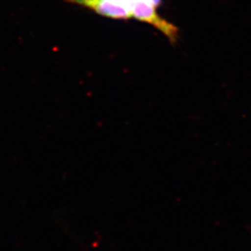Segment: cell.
Masks as SVG:
<instances>
[{
    "label": "cell",
    "instance_id": "obj_1",
    "mask_svg": "<svg viewBox=\"0 0 251 251\" xmlns=\"http://www.w3.org/2000/svg\"><path fill=\"white\" fill-rule=\"evenodd\" d=\"M162 2H163V0H152V5H153L155 8L159 7V6L161 5Z\"/></svg>",
    "mask_w": 251,
    "mask_h": 251
}]
</instances>
